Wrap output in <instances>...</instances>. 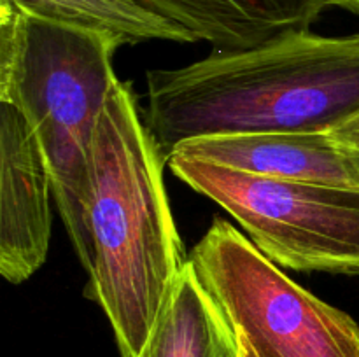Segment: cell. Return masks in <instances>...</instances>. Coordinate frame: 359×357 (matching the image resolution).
<instances>
[{
    "mask_svg": "<svg viewBox=\"0 0 359 357\" xmlns=\"http://www.w3.org/2000/svg\"><path fill=\"white\" fill-rule=\"evenodd\" d=\"M146 77V125L165 160L202 136L332 133L359 112V34L291 30Z\"/></svg>",
    "mask_w": 359,
    "mask_h": 357,
    "instance_id": "6da1fadb",
    "label": "cell"
},
{
    "mask_svg": "<svg viewBox=\"0 0 359 357\" xmlns=\"http://www.w3.org/2000/svg\"><path fill=\"white\" fill-rule=\"evenodd\" d=\"M156 140L132 86L105 104L91 154V261L84 296L98 303L121 357H140L189 261L170 212Z\"/></svg>",
    "mask_w": 359,
    "mask_h": 357,
    "instance_id": "7a4b0ae2",
    "label": "cell"
},
{
    "mask_svg": "<svg viewBox=\"0 0 359 357\" xmlns=\"http://www.w3.org/2000/svg\"><path fill=\"white\" fill-rule=\"evenodd\" d=\"M118 38L44 20L0 0V102L25 115L44 153L58 212L88 273L91 154L118 86Z\"/></svg>",
    "mask_w": 359,
    "mask_h": 357,
    "instance_id": "3957f363",
    "label": "cell"
},
{
    "mask_svg": "<svg viewBox=\"0 0 359 357\" xmlns=\"http://www.w3.org/2000/svg\"><path fill=\"white\" fill-rule=\"evenodd\" d=\"M167 164L279 268L359 276V188L259 177L182 154Z\"/></svg>",
    "mask_w": 359,
    "mask_h": 357,
    "instance_id": "277c9868",
    "label": "cell"
},
{
    "mask_svg": "<svg viewBox=\"0 0 359 357\" xmlns=\"http://www.w3.org/2000/svg\"><path fill=\"white\" fill-rule=\"evenodd\" d=\"M189 261L255 357H359L354 318L298 286L228 220L216 217Z\"/></svg>",
    "mask_w": 359,
    "mask_h": 357,
    "instance_id": "5b68a950",
    "label": "cell"
},
{
    "mask_svg": "<svg viewBox=\"0 0 359 357\" xmlns=\"http://www.w3.org/2000/svg\"><path fill=\"white\" fill-rule=\"evenodd\" d=\"M53 184L34 130L14 105L0 102V275L30 279L48 258Z\"/></svg>",
    "mask_w": 359,
    "mask_h": 357,
    "instance_id": "8992f818",
    "label": "cell"
},
{
    "mask_svg": "<svg viewBox=\"0 0 359 357\" xmlns=\"http://www.w3.org/2000/svg\"><path fill=\"white\" fill-rule=\"evenodd\" d=\"M172 154H182L259 177L359 188L349 161L330 133H242L202 136L179 144L170 156Z\"/></svg>",
    "mask_w": 359,
    "mask_h": 357,
    "instance_id": "52a82bcc",
    "label": "cell"
},
{
    "mask_svg": "<svg viewBox=\"0 0 359 357\" xmlns=\"http://www.w3.org/2000/svg\"><path fill=\"white\" fill-rule=\"evenodd\" d=\"M188 28L217 51L263 44L291 30H311L333 0H137Z\"/></svg>",
    "mask_w": 359,
    "mask_h": 357,
    "instance_id": "ba28073f",
    "label": "cell"
},
{
    "mask_svg": "<svg viewBox=\"0 0 359 357\" xmlns=\"http://www.w3.org/2000/svg\"><path fill=\"white\" fill-rule=\"evenodd\" d=\"M140 357H242L217 301L188 261Z\"/></svg>",
    "mask_w": 359,
    "mask_h": 357,
    "instance_id": "9c48e42d",
    "label": "cell"
},
{
    "mask_svg": "<svg viewBox=\"0 0 359 357\" xmlns=\"http://www.w3.org/2000/svg\"><path fill=\"white\" fill-rule=\"evenodd\" d=\"M44 20L111 35L123 46L147 41L198 42L181 24L137 0H7Z\"/></svg>",
    "mask_w": 359,
    "mask_h": 357,
    "instance_id": "30bf717a",
    "label": "cell"
},
{
    "mask_svg": "<svg viewBox=\"0 0 359 357\" xmlns=\"http://www.w3.org/2000/svg\"><path fill=\"white\" fill-rule=\"evenodd\" d=\"M330 135L335 140L339 149L342 150L346 160L349 161L351 168H353L359 182V112L347 119V121H344Z\"/></svg>",
    "mask_w": 359,
    "mask_h": 357,
    "instance_id": "8fae6325",
    "label": "cell"
},
{
    "mask_svg": "<svg viewBox=\"0 0 359 357\" xmlns=\"http://www.w3.org/2000/svg\"><path fill=\"white\" fill-rule=\"evenodd\" d=\"M333 2H335V6L347 9L349 13H354L359 16V0H333Z\"/></svg>",
    "mask_w": 359,
    "mask_h": 357,
    "instance_id": "7c38bea8",
    "label": "cell"
},
{
    "mask_svg": "<svg viewBox=\"0 0 359 357\" xmlns=\"http://www.w3.org/2000/svg\"><path fill=\"white\" fill-rule=\"evenodd\" d=\"M237 342H238V338H237ZM238 349H241V354H242V357H255V356H252L251 352H249V350H248V346H245V345H242L241 342H238Z\"/></svg>",
    "mask_w": 359,
    "mask_h": 357,
    "instance_id": "4fadbf2b",
    "label": "cell"
}]
</instances>
